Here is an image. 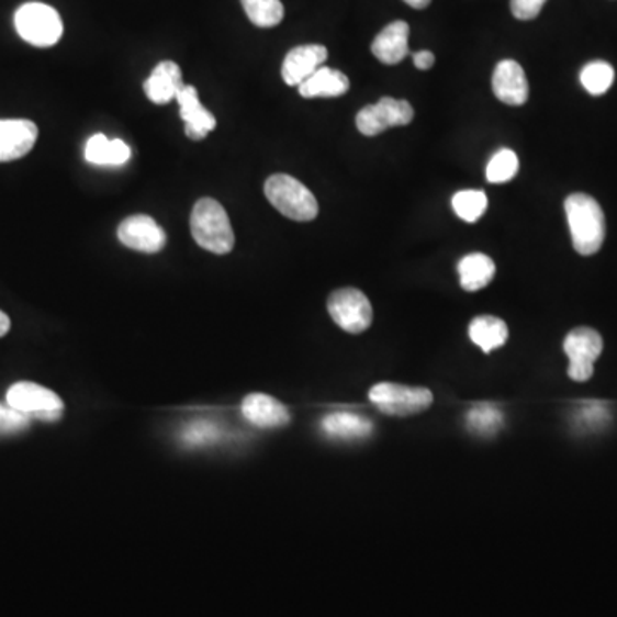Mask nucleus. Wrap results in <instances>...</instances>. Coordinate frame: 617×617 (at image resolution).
Segmentation results:
<instances>
[{"mask_svg": "<svg viewBox=\"0 0 617 617\" xmlns=\"http://www.w3.org/2000/svg\"><path fill=\"white\" fill-rule=\"evenodd\" d=\"M564 210L574 250L582 256L598 253L606 238V216L601 204L592 195L576 192L564 201Z\"/></svg>", "mask_w": 617, "mask_h": 617, "instance_id": "1", "label": "nucleus"}, {"mask_svg": "<svg viewBox=\"0 0 617 617\" xmlns=\"http://www.w3.org/2000/svg\"><path fill=\"white\" fill-rule=\"evenodd\" d=\"M191 234L198 246L213 255H228L235 235L225 207L212 198L195 201L191 213Z\"/></svg>", "mask_w": 617, "mask_h": 617, "instance_id": "2", "label": "nucleus"}, {"mask_svg": "<svg viewBox=\"0 0 617 617\" xmlns=\"http://www.w3.org/2000/svg\"><path fill=\"white\" fill-rule=\"evenodd\" d=\"M265 194L278 212L293 222H313L319 213L313 192L301 180L287 173H277L266 180Z\"/></svg>", "mask_w": 617, "mask_h": 617, "instance_id": "3", "label": "nucleus"}, {"mask_svg": "<svg viewBox=\"0 0 617 617\" xmlns=\"http://www.w3.org/2000/svg\"><path fill=\"white\" fill-rule=\"evenodd\" d=\"M14 24L24 42L42 48L57 44L64 32L59 12L42 2L21 5L14 16Z\"/></svg>", "mask_w": 617, "mask_h": 617, "instance_id": "4", "label": "nucleus"}, {"mask_svg": "<svg viewBox=\"0 0 617 617\" xmlns=\"http://www.w3.org/2000/svg\"><path fill=\"white\" fill-rule=\"evenodd\" d=\"M369 400L378 411L391 417H411L433 405V393L426 388L396 383H378L369 391Z\"/></svg>", "mask_w": 617, "mask_h": 617, "instance_id": "5", "label": "nucleus"}, {"mask_svg": "<svg viewBox=\"0 0 617 617\" xmlns=\"http://www.w3.org/2000/svg\"><path fill=\"white\" fill-rule=\"evenodd\" d=\"M5 400L11 408L21 412L27 418H38L45 423H55L64 414V403L59 395L36 383L21 381L12 384Z\"/></svg>", "mask_w": 617, "mask_h": 617, "instance_id": "6", "label": "nucleus"}, {"mask_svg": "<svg viewBox=\"0 0 617 617\" xmlns=\"http://www.w3.org/2000/svg\"><path fill=\"white\" fill-rule=\"evenodd\" d=\"M328 313L344 332L359 335L372 325V305L359 289L336 290L328 299Z\"/></svg>", "mask_w": 617, "mask_h": 617, "instance_id": "7", "label": "nucleus"}, {"mask_svg": "<svg viewBox=\"0 0 617 617\" xmlns=\"http://www.w3.org/2000/svg\"><path fill=\"white\" fill-rule=\"evenodd\" d=\"M564 352L570 359L568 375L571 380L585 383L594 375L595 360L601 357L604 340L598 332L592 328H574L568 333L563 344Z\"/></svg>", "mask_w": 617, "mask_h": 617, "instance_id": "8", "label": "nucleus"}, {"mask_svg": "<svg viewBox=\"0 0 617 617\" xmlns=\"http://www.w3.org/2000/svg\"><path fill=\"white\" fill-rule=\"evenodd\" d=\"M414 115V109L406 100L384 97L375 105L363 106L357 114L356 124L363 136L372 137L391 127L411 124Z\"/></svg>", "mask_w": 617, "mask_h": 617, "instance_id": "9", "label": "nucleus"}, {"mask_svg": "<svg viewBox=\"0 0 617 617\" xmlns=\"http://www.w3.org/2000/svg\"><path fill=\"white\" fill-rule=\"evenodd\" d=\"M117 237L125 247L146 255L160 253L167 243L164 228L148 215H133L125 218L119 225Z\"/></svg>", "mask_w": 617, "mask_h": 617, "instance_id": "10", "label": "nucleus"}, {"mask_svg": "<svg viewBox=\"0 0 617 617\" xmlns=\"http://www.w3.org/2000/svg\"><path fill=\"white\" fill-rule=\"evenodd\" d=\"M38 139V127L26 119L0 121V164L20 160L32 152Z\"/></svg>", "mask_w": 617, "mask_h": 617, "instance_id": "11", "label": "nucleus"}, {"mask_svg": "<svg viewBox=\"0 0 617 617\" xmlns=\"http://www.w3.org/2000/svg\"><path fill=\"white\" fill-rule=\"evenodd\" d=\"M328 59V48L323 45H301L292 48L283 60V81L289 87H301Z\"/></svg>", "mask_w": 617, "mask_h": 617, "instance_id": "12", "label": "nucleus"}, {"mask_svg": "<svg viewBox=\"0 0 617 617\" xmlns=\"http://www.w3.org/2000/svg\"><path fill=\"white\" fill-rule=\"evenodd\" d=\"M493 91L506 105L521 106L528 100V81L524 67L515 60H501L494 69Z\"/></svg>", "mask_w": 617, "mask_h": 617, "instance_id": "13", "label": "nucleus"}, {"mask_svg": "<svg viewBox=\"0 0 617 617\" xmlns=\"http://www.w3.org/2000/svg\"><path fill=\"white\" fill-rule=\"evenodd\" d=\"M180 105V117L186 124V136L192 142H201L216 127V119L200 102L198 90L186 85L177 94Z\"/></svg>", "mask_w": 617, "mask_h": 617, "instance_id": "14", "label": "nucleus"}, {"mask_svg": "<svg viewBox=\"0 0 617 617\" xmlns=\"http://www.w3.org/2000/svg\"><path fill=\"white\" fill-rule=\"evenodd\" d=\"M243 414L250 424L262 427V429H274V427H283L290 423L287 406L273 396L262 395V393H253L244 399Z\"/></svg>", "mask_w": 617, "mask_h": 617, "instance_id": "15", "label": "nucleus"}, {"mask_svg": "<svg viewBox=\"0 0 617 617\" xmlns=\"http://www.w3.org/2000/svg\"><path fill=\"white\" fill-rule=\"evenodd\" d=\"M408 35H411V27L405 21L388 24L372 42L371 51L375 59L388 66L402 63L408 55Z\"/></svg>", "mask_w": 617, "mask_h": 617, "instance_id": "16", "label": "nucleus"}, {"mask_svg": "<svg viewBox=\"0 0 617 617\" xmlns=\"http://www.w3.org/2000/svg\"><path fill=\"white\" fill-rule=\"evenodd\" d=\"M184 87L180 67L172 60H164L153 69L152 76L146 79L145 93L153 103L164 105L177 98L179 91Z\"/></svg>", "mask_w": 617, "mask_h": 617, "instance_id": "17", "label": "nucleus"}, {"mask_svg": "<svg viewBox=\"0 0 617 617\" xmlns=\"http://www.w3.org/2000/svg\"><path fill=\"white\" fill-rule=\"evenodd\" d=\"M298 88L304 98H335L350 90V81L344 72L323 66Z\"/></svg>", "mask_w": 617, "mask_h": 617, "instance_id": "18", "label": "nucleus"}, {"mask_svg": "<svg viewBox=\"0 0 617 617\" xmlns=\"http://www.w3.org/2000/svg\"><path fill=\"white\" fill-rule=\"evenodd\" d=\"M321 429L325 430L326 436L335 439H363L371 436L372 423L362 415L350 414V412H335L326 415L321 423Z\"/></svg>", "mask_w": 617, "mask_h": 617, "instance_id": "19", "label": "nucleus"}, {"mask_svg": "<svg viewBox=\"0 0 617 617\" xmlns=\"http://www.w3.org/2000/svg\"><path fill=\"white\" fill-rule=\"evenodd\" d=\"M458 274H460L461 289L467 292H476L493 282L496 265L489 256L473 253L458 262Z\"/></svg>", "mask_w": 617, "mask_h": 617, "instance_id": "20", "label": "nucleus"}, {"mask_svg": "<svg viewBox=\"0 0 617 617\" xmlns=\"http://www.w3.org/2000/svg\"><path fill=\"white\" fill-rule=\"evenodd\" d=\"M470 340L481 348L482 352L491 354L503 347L509 338L508 325L496 316H476L469 326Z\"/></svg>", "mask_w": 617, "mask_h": 617, "instance_id": "21", "label": "nucleus"}, {"mask_svg": "<svg viewBox=\"0 0 617 617\" xmlns=\"http://www.w3.org/2000/svg\"><path fill=\"white\" fill-rule=\"evenodd\" d=\"M85 158L93 165L119 167L131 158V148L122 139H109L105 134H94L88 139Z\"/></svg>", "mask_w": 617, "mask_h": 617, "instance_id": "22", "label": "nucleus"}, {"mask_svg": "<svg viewBox=\"0 0 617 617\" xmlns=\"http://www.w3.org/2000/svg\"><path fill=\"white\" fill-rule=\"evenodd\" d=\"M504 415L493 403H479L467 414V427L476 436L491 438L503 427Z\"/></svg>", "mask_w": 617, "mask_h": 617, "instance_id": "23", "label": "nucleus"}, {"mask_svg": "<svg viewBox=\"0 0 617 617\" xmlns=\"http://www.w3.org/2000/svg\"><path fill=\"white\" fill-rule=\"evenodd\" d=\"M250 23L259 27H273L282 23L285 8L280 0H240Z\"/></svg>", "mask_w": 617, "mask_h": 617, "instance_id": "24", "label": "nucleus"}, {"mask_svg": "<svg viewBox=\"0 0 617 617\" xmlns=\"http://www.w3.org/2000/svg\"><path fill=\"white\" fill-rule=\"evenodd\" d=\"M614 76L616 75H614L610 64L604 63V60H595V63L586 64L583 67L582 72H580V81L588 93L598 97L613 87Z\"/></svg>", "mask_w": 617, "mask_h": 617, "instance_id": "25", "label": "nucleus"}, {"mask_svg": "<svg viewBox=\"0 0 617 617\" xmlns=\"http://www.w3.org/2000/svg\"><path fill=\"white\" fill-rule=\"evenodd\" d=\"M451 204L463 222L475 223L484 215L489 201L484 191H458Z\"/></svg>", "mask_w": 617, "mask_h": 617, "instance_id": "26", "label": "nucleus"}, {"mask_svg": "<svg viewBox=\"0 0 617 617\" xmlns=\"http://www.w3.org/2000/svg\"><path fill=\"white\" fill-rule=\"evenodd\" d=\"M520 161L513 149L503 148L491 158L487 165V180L491 184H506L518 173Z\"/></svg>", "mask_w": 617, "mask_h": 617, "instance_id": "27", "label": "nucleus"}, {"mask_svg": "<svg viewBox=\"0 0 617 617\" xmlns=\"http://www.w3.org/2000/svg\"><path fill=\"white\" fill-rule=\"evenodd\" d=\"M30 426V418L11 406L0 405V436L23 433Z\"/></svg>", "mask_w": 617, "mask_h": 617, "instance_id": "28", "label": "nucleus"}, {"mask_svg": "<svg viewBox=\"0 0 617 617\" xmlns=\"http://www.w3.org/2000/svg\"><path fill=\"white\" fill-rule=\"evenodd\" d=\"M218 438V427L207 423L191 424L182 434L184 442L191 446L206 445V442L216 441Z\"/></svg>", "mask_w": 617, "mask_h": 617, "instance_id": "29", "label": "nucleus"}, {"mask_svg": "<svg viewBox=\"0 0 617 617\" xmlns=\"http://www.w3.org/2000/svg\"><path fill=\"white\" fill-rule=\"evenodd\" d=\"M547 0H512V12L516 20H536Z\"/></svg>", "mask_w": 617, "mask_h": 617, "instance_id": "30", "label": "nucleus"}, {"mask_svg": "<svg viewBox=\"0 0 617 617\" xmlns=\"http://www.w3.org/2000/svg\"><path fill=\"white\" fill-rule=\"evenodd\" d=\"M434 63H436V57H434L433 52H415L414 64L417 69H420V71H427V69H430V67L434 66Z\"/></svg>", "mask_w": 617, "mask_h": 617, "instance_id": "31", "label": "nucleus"}, {"mask_svg": "<svg viewBox=\"0 0 617 617\" xmlns=\"http://www.w3.org/2000/svg\"><path fill=\"white\" fill-rule=\"evenodd\" d=\"M9 329H11V319H9L8 314L0 311V338L8 335Z\"/></svg>", "mask_w": 617, "mask_h": 617, "instance_id": "32", "label": "nucleus"}, {"mask_svg": "<svg viewBox=\"0 0 617 617\" xmlns=\"http://www.w3.org/2000/svg\"><path fill=\"white\" fill-rule=\"evenodd\" d=\"M403 2L414 9H426L430 4V0H403Z\"/></svg>", "mask_w": 617, "mask_h": 617, "instance_id": "33", "label": "nucleus"}]
</instances>
